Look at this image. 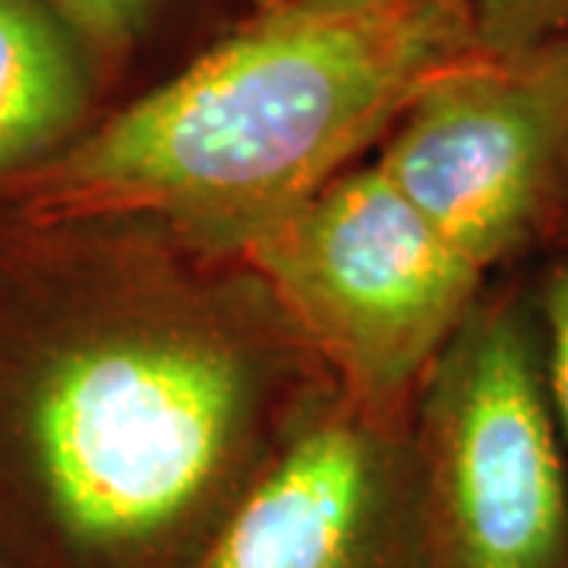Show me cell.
Masks as SVG:
<instances>
[{
    "mask_svg": "<svg viewBox=\"0 0 568 568\" xmlns=\"http://www.w3.org/2000/svg\"><path fill=\"white\" fill-rule=\"evenodd\" d=\"M272 3H297V7H373L388 0H272Z\"/></svg>",
    "mask_w": 568,
    "mask_h": 568,
    "instance_id": "cell-11",
    "label": "cell"
},
{
    "mask_svg": "<svg viewBox=\"0 0 568 568\" xmlns=\"http://www.w3.org/2000/svg\"><path fill=\"white\" fill-rule=\"evenodd\" d=\"M347 405L410 424L426 373L493 278L361 162L241 250Z\"/></svg>",
    "mask_w": 568,
    "mask_h": 568,
    "instance_id": "cell-4",
    "label": "cell"
},
{
    "mask_svg": "<svg viewBox=\"0 0 568 568\" xmlns=\"http://www.w3.org/2000/svg\"><path fill=\"white\" fill-rule=\"evenodd\" d=\"M39 310L0 364L29 511L61 568H200L338 398L241 253L149 215L7 219Z\"/></svg>",
    "mask_w": 568,
    "mask_h": 568,
    "instance_id": "cell-1",
    "label": "cell"
},
{
    "mask_svg": "<svg viewBox=\"0 0 568 568\" xmlns=\"http://www.w3.org/2000/svg\"><path fill=\"white\" fill-rule=\"evenodd\" d=\"M369 162L487 278L547 256L568 215V39L443 70Z\"/></svg>",
    "mask_w": 568,
    "mask_h": 568,
    "instance_id": "cell-5",
    "label": "cell"
},
{
    "mask_svg": "<svg viewBox=\"0 0 568 568\" xmlns=\"http://www.w3.org/2000/svg\"><path fill=\"white\" fill-rule=\"evenodd\" d=\"M82 41L102 80L149 36L162 0H44Z\"/></svg>",
    "mask_w": 568,
    "mask_h": 568,
    "instance_id": "cell-8",
    "label": "cell"
},
{
    "mask_svg": "<svg viewBox=\"0 0 568 568\" xmlns=\"http://www.w3.org/2000/svg\"><path fill=\"white\" fill-rule=\"evenodd\" d=\"M0 568H7V566H3V559H0Z\"/></svg>",
    "mask_w": 568,
    "mask_h": 568,
    "instance_id": "cell-13",
    "label": "cell"
},
{
    "mask_svg": "<svg viewBox=\"0 0 568 568\" xmlns=\"http://www.w3.org/2000/svg\"><path fill=\"white\" fill-rule=\"evenodd\" d=\"M487 54L508 58L568 39V0H465Z\"/></svg>",
    "mask_w": 568,
    "mask_h": 568,
    "instance_id": "cell-10",
    "label": "cell"
},
{
    "mask_svg": "<svg viewBox=\"0 0 568 568\" xmlns=\"http://www.w3.org/2000/svg\"><path fill=\"white\" fill-rule=\"evenodd\" d=\"M102 73L44 0H0V190L95 123Z\"/></svg>",
    "mask_w": 568,
    "mask_h": 568,
    "instance_id": "cell-7",
    "label": "cell"
},
{
    "mask_svg": "<svg viewBox=\"0 0 568 568\" xmlns=\"http://www.w3.org/2000/svg\"><path fill=\"white\" fill-rule=\"evenodd\" d=\"M200 568H426L410 424L338 395L246 493Z\"/></svg>",
    "mask_w": 568,
    "mask_h": 568,
    "instance_id": "cell-6",
    "label": "cell"
},
{
    "mask_svg": "<svg viewBox=\"0 0 568 568\" xmlns=\"http://www.w3.org/2000/svg\"><path fill=\"white\" fill-rule=\"evenodd\" d=\"M426 568H568V452L528 272L496 275L410 410Z\"/></svg>",
    "mask_w": 568,
    "mask_h": 568,
    "instance_id": "cell-3",
    "label": "cell"
},
{
    "mask_svg": "<svg viewBox=\"0 0 568 568\" xmlns=\"http://www.w3.org/2000/svg\"><path fill=\"white\" fill-rule=\"evenodd\" d=\"M484 54L465 0L297 7L256 17L7 183L22 219L149 215L241 253L366 162L433 77Z\"/></svg>",
    "mask_w": 568,
    "mask_h": 568,
    "instance_id": "cell-2",
    "label": "cell"
},
{
    "mask_svg": "<svg viewBox=\"0 0 568 568\" xmlns=\"http://www.w3.org/2000/svg\"><path fill=\"white\" fill-rule=\"evenodd\" d=\"M556 250H568V215H566V224H562V234H559V244H556ZM552 253V250H549Z\"/></svg>",
    "mask_w": 568,
    "mask_h": 568,
    "instance_id": "cell-12",
    "label": "cell"
},
{
    "mask_svg": "<svg viewBox=\"0 0 568 568\" xmlns=\"http://www.w3.org/2000/svg\"><path fill=\"white\" fill-rule=\"evenodd\" d=\"M528 278L540 323L549 405L568 452V250H552L540 256Z\"/></svg>",
    "mask_w": 568,
    "mask_h": 568,
    "instance_id": "cell-9",
    "label": "cell"
}]
</instances>
